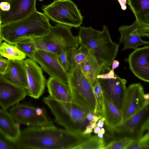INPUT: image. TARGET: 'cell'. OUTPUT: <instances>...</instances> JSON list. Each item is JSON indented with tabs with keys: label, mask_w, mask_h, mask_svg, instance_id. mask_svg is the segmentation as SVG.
<instances>
[{
	"label": "cell",
	"mask_w": 149,
	"mask_h": 149,
	"mask_svg": "<svg viewBox=\"0 0 149 149\" xmlns=\"http://www.w3.org/2000/svg\"><path fill=\"white\" fill-rule=\"evenodd\" d=\"M46 85L49 96L51 98L59 101L72 102L71 93L68 84L50 77Z\"/></svg>",
	"instance_id": "21"
},
{
	"label": "cell",
	"mask_w": 149,
	"mask_h": 149,
	"mask_svg": "<svg viewBox=\"0 0 149 149\" xmlns=\"http://www.w3.org/2000/svg\"><path fill=\"white\" fill-rule=\"evenodd\" d=\"M105 130L103 128H102L100 130V133L103 134L105 133Z\"/></svg>",
	"instance_id": "45"
},
{
	"label": "cell",
	"mask_w": 149,
	"mask_h": 149,
	"mask_svg": "<svg viewBox=\"0 0 149 149\" xmlns=\"http://www.w3.org/2000/svg\"><path fill=\"white\" fill-rule=\"evenodd\" d=\"M143 97L145 100H149V95L148 93L144 94L143 95Z\"/></svg>",
	"instance_id": "42"
},
{
	"label": "cell",
	"mask_w": 149,
	"mask_h": 149,
	"mask_svg": "<svg viewBox=\"0 0 149 149\" xmlns=\"http://www.w3.org/2000/svg\"><path fill=\"white\" fill-rule=\"evenodd\" d=\"M94 114H95L91 112H89L87 114L86 116V118L89 122L93 119Z\"/></svg>",
	"instance_id": "37"
},
{
	"label": "cell",
	"mask_w": 149,
	"mask_h": 149,
	"mask_svg": "<svg viewBox=\"0 0 149 149\" xmlns=\"http://www.w3.org/2000/svg\"><path fill=\"white\" fill-rule=\"evenodd\" d=\"M67 52L69 62V69L68 72H71L79 67V64L88 56L89 53L83 46Z\"/></svg>",
	"instance_id": "24"
},
{
	"label": "cell",
	"mask_w": 149,
	"mask_h": 149,
	"mask_svg": "<svg viewBox=\"0 0 149 149\" xmlns=\"http://www.w3.org/2000/svg\"><path fill=\"white\" fill-rule=\"evenodd\" d=\"M98 137L99 138L102 139L103 138V135L102 134L100 133H99L98 134V135H97Z\"/></svg>",
	"instance_id": "44"
},
{
	"label": "cell",
	"mask_w": 149,
	"mask_h": 149,
	"mask_svg": "<svg viewBox=\"0 0 149 149\" xmlns=\"http://www.w3.org/2000/svg\"><path fill=\"white\" fill-rule=\"evenodd\" d=\"M43 101L49 108L55 117V121L69 131L81 133L89 124L86 118L90 111L72 102H61L49 95Z\"/></svg>",
	"instance_id": "4"
},
{
	"label": "cell",
	"mask_w": 149,
	"mask_h": 149,
	"mask_svg": "<svg viewBox=\"0 0 149 149\" xmlns=\"http://www.w3.org/2000/svg\"><path fill=\"white\" fill-rule=\"evenodd\" d=\"M144 91L140 83H134L126 88L121 112L122 121L129 118L141 109L145 104Z\"/></svg>",
	"instance_id": "11"
},
{
	"label": "cell",
	"mask_w": 149,
	"mask_h": 149,
	"mask_svg": "<svg viewBox=\"0 0 149 149\" xmlns=\"http://www.w3.org/2000/svg\"><path fill=\"white\" fill-rule=\"evenodd\" d=\"M79 67L93 87L98 80V75L108 72L111 70L110 68L102 67L89 54Z\"/></svg>",
	"instance_id": "22"
},
{
	"label": "cell",
	"mask_w": 149,
	"mask_h": 149,
	"mask_svg": "<svg viewBox=\"0 0 149 149\" xmlns=\"http://www.w3.org/2000/svg\"><path fill=\"white\" fill-rule=\"evenodd\" d=\"M1 20L0 17V45L1 43V42L3 40V39L2 36L1 34Z\"/></svg>",
	"instance_id": "41"
},
{
	"label": "cell",
	"mask_w": 149,
	"mask_h": 149,
	"mask_svg": "<svg viewBox=\"0 0 149 149\" xmlns=\"http://www.w3.org/2000/svg\"><path fill=\"white\" fill-rule=\"evenodd\" d=\"M8 63V60L3 58L0 59V75H3L5 72Z\"/></svg>",
	"instance_id": "33"
},
{
	"label": "cell",
	"mask_w": 149,
	"mask_h": 149,
	"mask_svg": "<svg viewBox=\"0 0 149 149\" xmlns=\"http://www.w3.org/2000/svg\"><path fill=\"white\" fill-rule=\"evenodd\" d=\"M134 14L138 33L140 37H149V0H127Z\"/></svg>",
	"instance_id": "17"
},
{
	"label": "cell",
	"mask_w": 149,
	"mask_h": 149,
	"mask_svg": "<svg viewBox=\"0 0 149 149\" xmlns=\"http://www.w3.org/2000/svg\"><path fill=\"white\" fill-rule=\"evenodd\" d=\"M127 149H149V132L133 143Z\"/></svg>",
	"instance_id": "30"
},
{
	"label": "cell",
	"mask_w": 149,
	"mask_h": 149,
	"mask_svg": "<svg viewBox=\"0 0 149 149\" xmlns=\"http://www.w3.org/2000/svg\"><path fill=\"white\" fill-rule=\"evenodd\" d=\"M105 146L104 138H99L97 136H91L75 149H104Z\"/></svg>",
	"instance_id": "26"
},
{
	"label": "cell",
	"mask_w": 149,
	"mask_h": 149,
	"mask_svg": "<svg viewBox=\"0 0 149 149\" xmlns=\"http://www.w3.org/2000/svg\"><path fill=\"white\" fill-rule=\"evenodd\" d=\"M91 136L54 125L29 127L21 130L14 143L19 149H75Z\"/></svg>",
	"instance_id": "1"
},
{
	"label": "cell",
	"mask_w": 149,
	"mask_h": 149,
	"mask_svg": "<svg viewBox=\"0 0 149 149\" xmlns=\"http://www.w3.org/2000/svg\"><path fill=\"white\" fill-rule=\"evenodd\" d=\"M149 100L134 115L120 123L106 128V136L113 140L128 137L138 140L149 131Z\"/></svg>",
	"instance_id": "6"
},
{
	"label": "cell",
	"mask_w": 149,
	"mask_h": 149,
	"mask_svg": "<svg viewBox=\"0 0 149 149\" xmlns=\"http://www.w3.org/2000/svg\"><path fill=\"white\" fill-rule=\"evenodd\" d=\"M45 109L37 107L36 108V112L37 115L41 116L45 112Z\"/></svg>",
	"instance_id": "36"
},
{
	"label": "cell",
	"mask_w": 149,
	"mask_h": 149,
	"mask_svg": "<svg viewBox=\"0 0 149 149\" xmlns=\"http://www.w3.org/2000/svg\"><path fill=\"white\" fill-rule=\"evenodd\" d=\"M13 45L6 41L1 43L0 55L9 60L22 61L24 60L26 56L15 45Z\"/></svg>",
	"instance_id": "25"
},
{
	"label": "cell",
	"mask_w": 149,
	"mask_h": 149,
	"mask_svg": "<svg viewBox=\"0 0 149 149\" xmlns=\"http://www.w3.org/2000/svg\"><path fill=\"white\" fill-rule=\"evenodd\" d=\"M118 30L120 34L119 44H124L123 50L129 49H134L140 45L149 44L148 42L144 41L141 38L137 31L135 21L130 25L120 26Z\"/></svg>",
	"instance_id": "18"
},
{
	"label": "cell",
	"mask_w": 149,
	"mask_h": 149,
	"mask_svg": "<svg viewBox=\"0 0 149 149\" xmlns=\"http://www.w3.org/2000/svg\"><path fill=\"white\" fill-rule=\"evenodd\" d=\"M2 58V56H1V55H0V59Z\"/></svg>",
	"instance_id": "47"
},
{
	"label": "cell",
	"mask_w": 149,
	"mask_h": 149,
	"mask_svg": "<svg viewBox=\"0 0 149 149\" xmlns=\"http://www.w3.org/2000/svg\"><path fill=\"white\" fill-rule=\"evenodd\" d=\"M27 89L14 84L0 75V106L7 110L24 100Z\"/></svg>",
	"instance_id": "14"
},
{
	"label": "cell",
	"mask_w": 149,
	"mask_h": 149,
	"mask_svg": "<svg viewBox=\"0 0 149 149\" xmlns=\"http://www.w3.org/2000/svg\"><path fill=\"white\" fill-rule=\"evenodd\" d=\"M36 0H10L9 11L0 10L1 25L22 19L36 10Z\"/></svg>",
	"instance_id": "15"
},
{
	"label": "cell",
	"mask_w": 149,
	"mask_h": 149,
	"mask_svg": "<svg viewBox=\"0 0 149 149\" xmlns=\"http://www.w3.org/2000/svg\"><path fill=\"white\" fill-rule=\"evenodd\" d=\"M17 148L14 143L5 138L0 133V149H15Z\"/></svg>",
	"instance_id": "32"
},
{
	"label": "cell",
	"mask_w": 149,
	"mask_h": 149,
	"mask_svg": "<svg viewBox=\"0 0 149 149\" xmlns=\"http://www.w3.org/2000/svg\"><path fill=\"white\" fill-rule=\"evenodd\" d=\"M39 0L40 1H42L44 0Z\"/></svg>",
	"instance_id": "48"
},
{
	"label": "cell",
	"mask_w": 149,
	"mask_h": 149,
	"mask_svg": "<svg viewBox=\"0 0 149 149\" xmlns=\"http://www.w3.org/2000/svg\"><path fill=\"white\" fill-rule=\"evenodd\" d=\"M89 124L90 125V127L93 129H94L97 126V124L96 123H92L91 124Z\"/></svg>",
	"instance_id": "43"
},
{
	"label": "cell",
	"mask_w": 149,
	"mask_h": 149,
	"mask_svg": "<svg viewBox=\"0 0 149 149\" xmlns=\"http://www.w3.org/2000/svg\"><path fill=\"white\" fill-rule=\"evenodd\" d=\"M10 0H0V3L3 1L9 2Z\"/></svg>",
	"instance_id": "46"
},
{
	"label": "cell",
	"mask_w": 149,
	"mask_h": 149,
	"mask_svg": "<svg viewBox=\"0 0 149 149\" xmlns=\"http://www.w3.org/2000/svg\"><path fill=\"white\" fill-rule=\"evenodd\" d=\"M94 132L95 133L98 134L100 132V128L98 127H96L94 128Z\"/></svg>",
	"instance_id": "40"
},
{
	"label": "cell",
	"mask_w": 149,
	"mask_h": 149,
	"mask_svg": "<svg viewBox=\"0 0 149 149\" xmlns=\"http://www.w3.org/2000/svg\"><path fill=\"white\" fill-rule=\"evenodd\" d=\"M56 56L61 66L65 71L68 72L69 69L70 65L67 52L63 51Z\"/></svg>",
	"instance_id": "31"
},
{
	"label": "cell",
	"mask_w": 149,
	"mask_h": 149,
	"mask_svg": "<svg viewBox=\"0 0 149 149\" xmlns=\"http://www.w3.org/2000/svg\"><path fill=\"white\" fill-rule=\"evenodd\" d=\"M93 129L91 127L85 128L82 133L85 134H90L93 131Z\"/></svg>",
	"instance_id": "39"
},
{
	"label": "cell",
	"mask_w": 149,
	"mask_h": 149,
	"mask_svg": "<svg viewBox=\"0 0 149 149\" xmlns=\"http://www.w3.org/2000/svg\"><path fill=\"white\" fill-rule=\"evenodd\" d=\"M33 60L50 77L68 84V72L61 66L55 54L46 51L37 49Z\"/></svg>",
	"instance_id": "12"
},
{
	"label": "cell",
	"mask_w": 149,
	"mask_h": 149,
	"mask_svg": "<svg viewBox=\"0 0 149 149\" xmlns=\"http://www.w3.org/2000/svg\"><path fill=\"white\" fill-rule=\"evenodd\" d=\"M71 28L57 24L51 26L50 32L46 36L32 40L37 49L48 51L56 55L63 51L68 52L80 45L78 36L72 34Z\"/></svg>",
	"instance_id": "5"
},
{
	"label": "cell",
	"mask_w": 149,
	"mask_h": 149,
	"mask_svg": "<svg viewBox=\"0 0 149 149\" xmlns=\"http://www.w3.org/2000/svg\"><path fill=\"white\" fill-rule=\"evenodd\" d=\"M98 79L104 95L121 111L126 89V80L116 74L113 78Z\"/></svg>",
	"instance_id": "13"
},
{
	"label": "cell",
	"mask_w": 149,
	"mask_h": 149,
	"mask_svg": "<svg viewBox=\"0 0 149 149\" xmlns=\"http://www.w3.org/2000/svg\"><path fill=\"white\" fill-rule=\"evenodd\" d=\"M136 140L128 137L114 139L106 145L104 149H127L130 145Z\"/></svg>",
	"instance_id": "28"
},
{
	"label": "cell",
	"mask_w": 149,
	"mask_h": 149,
	"mask_svg": "<svg viewBox=\"0 0 149 149\" xmlns=\"http://www.w3.org/2000/svg\"><path fill=\"white\" fill-rule=\"evenodd\" d=\"M20 131V124L7 110L0 109V133L14 143L19 137Z\"/></svg>",
	"instance_id": "20"
},
{
	"label": "cell",
	"mask_w": 149,
	"mask_h": 149,
	"mask_svg": "<svg viewBox=\"0 0 149 149\" xmlns=\"http://www.w3.org/2000/svg\"><path fill=\"white\" fill-rule=\"evenodd\" d=\"M103 117L105 118L106 126H114L122 121L121 111L103 95L102 108Z\"/></svg>",
	"instance_id": "23"
},
{
	"label": "cell",
	"mask_w": 149,
	"mask_h": 149,
	"mask_svg": "<svg viewBox=\"0 0 149 149\" xmlns=\"http://www.w3.org/2000/svg\"><path fill=\"white\" fill-rule=\"evenodd\" d=\"M49 19L36 10L21 20L1 25L3 40L15 45L23 40L44 37L50 31Z\"/></svg>",
	"instance_id": "3"
},
{
	"label": "cell",
	"mask_w": 149,
	"mask_h": 149,
	"mask_svg": "<svg viewBox=\"0 0 149 149\" xmlns=\"http://www.w3.org/2000/svg\"><path fill=\"white\" fill-rule=\"evenodd\" d=\"M24 60H8L7 68L2 75L11 82L27 89L26 74Z\"/></svg>",
	"instance_id": "19"
},
{
	"label": "cell",
	"mask_w": 149,
	"mask_h": 149,
	"mask_svg": "<svg viewBox=\"0 0 149 149\" xmlns=\"http://www.w3.org/2000/svg\"><path fill=\"white\" fill-rule=\"evenodd\" d=\"M105 118L104 117H102V118L100 119L98 121L97 124V127L102 128L104 125Z\"/></svg>",
	"instance_id": "38"
},
{
	"label": "cell",
	"mask_w": 149,
	"mask_h": 149,
	"mask_svg": "<svg viewBox=\"0 0 149 149\" xmlns=\"http://www.w3.org/2000/svg\"><path fill=\"white\" fill-rule=\"evenodd\" d=\"M34 107L26 104H17L12 107L9 112L14 119L20 124L30 127L54 125L53 122L48 117L46 111L38 116Z\"/></svg>",
	"instance_id": "9"
},
{
	"label": "cell",
	"mask_w": 149,
	"mask_h": 149,
	"mask_svg": "<svg viewBox=\"0 0 149 149\" xmlns=\"http://www.w3.org/2000/svg\"><path fill=\"white\" fill-rule=\"evenodd\" d=\"M93 88L96 101V107L95 114L98 116H101L103 117L102 108L103 93L98 80L93 86Z\"/></svg>",
	"instance_id": "29"
},
{
	"label": "cell",
	"mask_w": 149,
	"mask_h": 149,
	"mask_svg": "<svg viewBox=\"0 0 149 149\" xmlns=\"http://www.w3.org/2000/svg\"><path fill=\"white\" fill-rule=\"evenodd\" d=\"M117 1L120 6L121 9L123 10H126L127 0H117Z\"/></svg>",
	"instance_id": "35"
},
{
	"label": "cell",
	"mask_w": 149,
	"mask_h": 149,
	"mask_svg": "<svg viewBox=\"0 0 149 149\" xmlns=\"http://www.w3.org/2000/svg\"><path fill=\"white\" fill-rule=\"evenodd\" d=\"M28 85L27 95L39 98L44 93L46 80L42 69L37 63L29 58L24 60Z\"/></svg>",
	"instance_id": "10"
},
{
	"label": "cell",
	"mask_w": 149,
	"mask_h": 149,
	"mask_svg": "<svg viewBox=\"0 0 149 149\" xmlns=\"http://www.w3.org/2000/svg\"><path fill=\"white\" fill-rule=\"evenodd\" d=\"M10 8V5L9 2L3 1L0 3V10L7 12L9 10Z\"/></svg>",
	"instance_id": "34"
},
{
	"label": "cell",
	"mask_w": 149,
	"mask_h": 149,
	"mask_svg": "<svg viewBox=\"0 0 149 149\" xmlns=\"http://www.w3.org/2000/svg\"><path fill=\"white\" fill-rule=\"evenodd\" d=\"M15 45L26 56L33 60L37 49L32 39L22 40Z\"/></svg>",
	"instance_id": "27"
},
{
	"label": "cell",
	"mask_w": 149,
	"mask_h": 149,
	"mask_svg": "<svg viewBox=\"0 0 149 149\" xmlns=\"http://www.w3.org/2000/svg\"><path fill=\"white\" fill-rule=\"evenodd\" d=\"M72 102L95 114L96 101L93 86L79 67L68 72V81Z\"/></svg>",
	"instance_id": "7"
},
{
	"label": "cell",
	"mask_w": 149,
	"mask_h": 149,
	"mask_svg": "<svg viewBox=\"0 0 149 149\" xmlns=\"http://www.w3.org/2000/svg\"><path fill=\"white\" fill-rule=\"evenodd\" d=\"M41 9L49 20L57 24L77 28L82 23L83 17L71 0H53Z\"/></svg>",
	"instance_id": "8"
},
{
	"label": "cell",
	"mask_w": 149,
	"mask_h": 149,
	"mask_svg": "<svg viewBox=\"0 0 149 149\" xmlns=\"http://www.w3.org/2000/svg\"><path fill=\"white\" fill-rule=\"evenodd\" d=\"M130 68L134 75L144 81H149V47L136 48L129 56Z\"/></svg>",
	"instance_id": "16"
},
{
	"label": "cell",
	"mask_w": 149,
	"mask_h": 149,
	"mask_svg": "<svg viewBox=\"0 0 149 149\" xmlns=\"http://www.w3.org/2000/svg\"><path fill=\"white\" fill-rule=\"evenodd\" d=\"M78 37L80 45L102 67L110 68L117 55L119 45L112 41L107 27L95 30L91 26L79 27Z\"/></svg>",
	"instance_id": "2"
}]
</instances>
